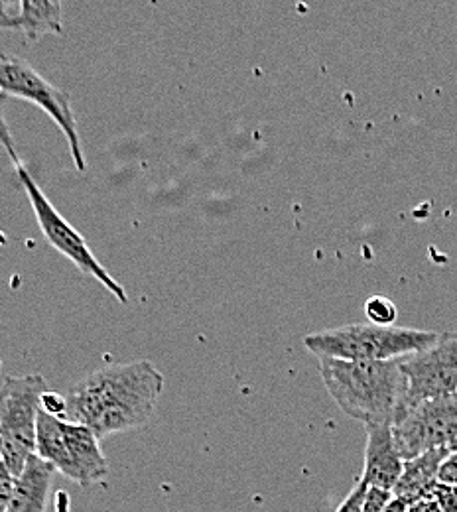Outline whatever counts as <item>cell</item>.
Returning <instances> with one entry per match:
<instances>
[{"label":"cell","instance_id":"obj_11","mask_svg":"<svg viewBox=\"0 0 457 512\" xmlns=\"http://www.w3.org/2000/svg\"><path fill=\"white\" fill-rule=\"evenodd\" d=\"M54 473V465L38 455H32L24 471L16 477L12 499L6 512H46Z\"/></svg>","mask_w":457,"mask_h":512},{"label":"cell","instance_id":"obj_8","mask_svg":"<svg viewBox=\"0 0 457 512\" xmlns=\"http://www.w3.org/2000/svg\"><path fill=\"white\" fill-rule=\"evenodd\" d=\"M392 434L404 461L432 449H450L457 436V392L408 406Z\"/></svg>","mask_w":457,"mask_h":512},{"label":"cell","instance_id":"obj_25","mask_svg":"<svg viewBox=\"0 0 457 512\" xmlns=\"http://www.w3.org/2000/svg\"><path fill=\"white\" fill-rule=\"evenodd\" d=\"M450 451H457V436L454 438V442H452V446H450Z\"/></svg>","mask_w":457,"mask_h":512},{"label":"cell","instance_id":"obj_1","mask_svg":"<svg viewBox=\"0 0 457 512\" xmlns=\"http://www.w3.org/2000/svg\"><path fill=\"white\" fill-rule=\"evenodd\" d=\"M164 375L150 361L107 365L67 390V418L99 440L144 428L158 406Z\"/></svg>","mask_w":457,"mask_h":512},{"label":"cell","instance_id":"obj_5","mask_svg":"<svg viewBox=\"0 0 457 512\" xmlns=\"http://www.w3.org/2000/svg\"><path fill=\"white\" fill-rule=\"evenodd\" d=\"M48 384L42 375L8 377L0 384V438L2 463L18 477L36 455L38 416Z\"/></svg>","mask_w":457,"mask_h":512},{"label":"cell","instance_id":"obj_17","mask_svg":"<svg viewBox=\"0 0 457 512\" xmlns=\"http://www.w3.org/2000/svg\"><path fill=\"white\" fill-rule=\"evenodd\" d=\"M391 491L379 489V487H369L365 503H363V511L361 512H383L387 509V505L392 501Z\"/></svg>","mask_w":457,"mask_h":512},{"label":"cell","instance_id":"obj_21","mask_svg":"<svg viewBox=\"0 0 457 512\" xmlns=\"http://www.w3.org/2000/svg\"><path fill=\"white\" fill-rule=\"evenodd\" d=\"M438 483L457 487V451H450L446 455V459L442 461L440 473H438Z\"/></svg>","mask_w":457,"mask_h":512},{"label":"cell","instance_id":"obj_27","mask_svg":"<svg viewBox=\"0 0 457 512\" xmlns=\"http://www.w3.org/2000/svg\"><path fill=\"white\" fill-rule=\"evenodd\" d=\"M0 367H2V363H0Z\"/></svg>","mask_w":457,"mask_h":512},{"label":"cell","instance_id":"obj_10","mask_svg":"<svg viewBox=\"0 0 457 512\" xmlns=\"http://www.w3.org/2000/svg\"><path fill=\"white\" fill-rule=\"evenodd\" d=\"M367 430V448H365V465L361 479L367 481L369 487H379L385 491H394L404 459L396 448L391 424L365 426Z\"/></svg>","mask_w":457,"mask_h":512},{"label":"cell","instance_id":"obj_15","mask_svg":"<svg viewBox=\"0 0 457 512\" xmlns=\"http://www.w3.org/2000/svg\"><path fill=\"white\" fill-rule=\"evenodd\" d=\"M367 491H369V485L365 479H357L355 487L351 489V493L343 499V503L337 507L335 512H361L363 511V503H365V497H367Z\"/></svg>","mask_w":457,"mask_h":512},{"label":"cell","instance_id":"obj_20","mask_svg":"<svg viewBox=\"0 0 457 512\" xmlns=\"http://www.w3.org/2000/svg\"><path fill=\"white\" fill-rule=\"evenodd\" d=\"M42 410L58 418H67L66 396L58 392H46L42 396Z\"/></svg>","mask_w":457,"mask_h":512},{"label":"cell","instance_id":"obj_9","mask_svg":"<svg viewBox=\"0 0 457 512\" xmlns=\"http://www.w3.org/2000/svg\"><path fill=\"white\" fill-rule=\"evenodd\" d=\"M408 379V406L457 392V331H442L434 345L400 359Z\"/></svg>","mask_w":457,"mask_h":512},{"label":"cell","instance_id":"obj_24","mask_svg":"<svg viewBox=\"0 0 457 512\" xmlns=\"http://www.w3.org/2000/svg\"><path fill=\"white\" fill-rule=\"evenodd\" d=\"M412 503L408 501V499H402V497H392L391 503L387 505V509L383 512H406L408 511V507H410Z\"/></svg>","mask_w":457,"mask_h":512},{"label":"cell","instance_id":"obj_4","mask_svg":"<svg viewBox=\"0 0 457 512\" xmlns=\"http://www.w3.org/2000/svg\"><path fill=\"white\" fill-rule=\"evenodd\" d=\"M99 442L87 426L40 410L36 455L81 487H91L109 475Z\"/></svg>","mask_w":457,"mask_h":512},{"label":"cell","instance_id":"obj_13","mask_svg":"<svg viewBox=\"0 0 457 512\" xmlns=\"http://www.w3.org/2000/svg\"><path fill=\"white\" fill-rule=\"evenodd\" d=\"M16 18H18V30L28 40H38L44 34H56V36L64 34L60 2L22 0L20 14Z\"/></svg>","mask_w":457,"mask_h":512},{"label":"cell","instance_id":"obj_7","mask_svg":"<svg viewBox=\"0 0 457 512\" xmlns=\"http://www.w3.org/2000/svg\"><path fill=\"white\" fill-rule=\"evenodd\" d=\"M16 174H18V180H20L24 192H26L28 199H30V205H32V209L36 213L38 225H40L46 241L58 253H62L66 258H69L83 274L95 278L109 294H113L117 298V302L127 304L129 302L127 290L97 260V256L93 255V251L89 249V245L85 243L81 233H77L69 225V221H66L60 215V211L52 205V201L46 197V193L40 190V186L36 184L32 174L24 166H18Z\"/></svg>","mask_w":457,"mask_h":512},{"label":"cell","instance_id":"obj_2","mask_svg":"<svg viewBox=\"0 0 457 512\" xmlns=\"http://www.w3.org/2000/svg\"><path fill=\"white\" fill-rule=\"evenodd\" d=\"M320 375L335 404L365 426H394L408 408V379L400 359L357 363L318 359Z\"/></svg>","mask_w":457,"mask_h":512},{"label":"cell","instance_id":"obj_6","mask_svg":"<svg viewBox=\"0 0 457 512\" xmlns=\"http://www.w3.org/2000/svg\"><path fill=\"white\" fill-rule=\"evenodd\" d=\"M0 93L30 101L40 107L64 132L75 168L79 172L87 170L69 93L52 85L32 65L14 56H0Z\"/></svg>","mask_w":457,"mask_h":512},{"label":"cell","instance_id":"obj_12","mask_svg":"<svg viewBox=\"0 0 457 512\" xmlns=\"http://www.w3.org/2000/svg\"><path fill=\"white\" fill-rule=\"evenodd\" d=\"M450 449H432L414 459H406L402 467V475L392 491L394 497L408 499L412 505L428 499L438 485L440 465L446 459Z\"/></svg>","mask_w":457,"mask_h":512},{"label":"cell","instance_id":"obj_14","mask_svg":"<svg viewBox=\"0 0 457 512\" xmlns=\"http://www.w3.org/2000/svg\"><path fill=\"white\" fill-rule=\"evenodd\" d=\"M365 314L369 318V323L381 325V327H391V325H394V321H396L398 310H396V306L392 304L389 298L373 296L365 304Z\"/></svg>","mask_w":457,"mask_h":512},{"label":"cell","instance_id":"obj_23","mask_svg":"<svg viewBox=\"0 0 457 512\" xmlns=\"http://www.w3.org/2000/svg\"><path fill=\"white\" fill-rule=\"evenodd\" d=\"M406 512H442V509L438 507V503L432 497H428V499H422V501L410 505Z\"/></svg>","mask_w":457,"mask_h":512},{"label":"cell","instance_id":"obj_3","mask_svg":"<svg viewBox=\"0 0 457 512\" xmlns=\"http://www.w3.org/2000/svg\"><path fill=\"white\" fill-rule=\"evenodd\" d=\"M438 331L410 329V327H381L373 323H351L335 329L310 333L304 345L318 359H343L357 363L396 361L436 343Z\"/></svg>","mask_w":457,"mask_h":512},{"label":"cell","instance_id":"obj_26","mask_svg":"<svg viewBox=\"0 0 457 512\" xmlns=\"http://www.w3.org/2000/svg\"><path fill=\"white\" fill-rule=\"evenodd\" d=\"M2 449H4V446H2V438H0V463H2Z\"/></svg>","mask_w":457,"mask_h":512},{"label":"cell","instance_id":"obj_18","mask_svg":"<svg viewBox=\"0 0 457 512\" xmlns=\"http://www.w3.org/2000/svg\"><path fill=\"white\" fill-rule=\"evenodd\" d=\"M0 146L6 150V154H8V158L12 160L14 168L22 166V162H20V158H18V150H16L14 136H12L10 127H8V123H6L4 115H2V107H0Z\"/></svg>","mask_w":457,"mask_h":512},{"label":"cell","instance_id":"obj_19","mask_svg":"<svg viewBox=\"0 0 457 512\" xmlns=\"http://www.w3.org/2000/svg\"><path fill=\"white\" fill-rule=\"evenodd\" d=\"M14 483H16V477L8 471V467L4 463H0V512L8 511Z\"/></svg>","mask_w":457,"mask_h":512},{"label":"cell","instance_id":"obj_22","mask_svg":"<svg viewBox=\"0 0 457 512\" xmlns=\"http://www.w3.org/2000/svg\"><path fill=\"white\" fill-rule=\"evenodd\" d=\"M0 30H18V18L8 14V6L0 2Z\"/></svg>","mask_w":457,"mask_h":512},{"label":"cell","instance_id":"obj_16","mask_svg":"<svg viewBox=\"0 0 457 512\" xmlns=\"http://www.w3.org/2000/svg\"><path fill=\"white\" fill-rule=\"evenodd\" d=\"M442 512H457V487L438 483L430 495Z\"/></svg>","mask_w":457,"mask_h":512}]
</instances>
